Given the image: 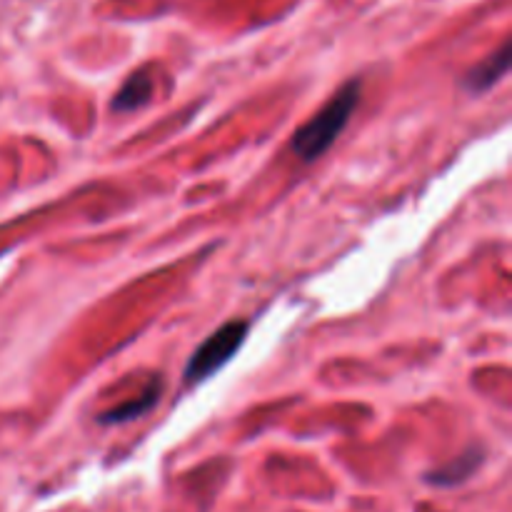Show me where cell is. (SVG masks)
<instances>
[{"mask_svg": "<svg viewBox=\"0 0 512 512\" xmlns=\"http://www.w3.org/2000/svg\"><path fill=\"white\" fill-rule=\"evenodd\" d=\"M360 80H348L298 133L293 135V153L300 160L310 163V160H318L330 145L338 140V135L348 128L350 118H353L355 108L360 103Z\"/></svg>", "mask_w": 512, "mask_h": 512, "instance_id": "cell-1", "label": "cell"}, {"mask_svg": "<svg viewBox=\"0 0 512 512\" xmlns=\"http://www.w3.org/2000/svg\"><path fill=\"white\" fill-rule=\"evenodd\" d=\"M245 335H248V323H245V320H233V323H225L223 328L215 330V333L190 355L183 373L185 383H203L210 375L218 373V370L223 368V365H228L230 360H233V355L238 353Z\"/></svg>", "mask_w": 512, "mask_h": 512, "instance_id": "cell-2", "label": "cell"}, {"mask_svg": "<svg viewBox=\"0 0 512 512\" xmlns=\"http://www.w3.org/2000/svg\"><path fill=\"white\" fill-rule=\"evenodd\" d=\"M160 395H163V380L153 378L148 383V388H145L138 398L128 400V403L118 405V408L113 410H105V413L98 418V423L118 425V423H128V420H135V418H143L148 410H153L155 405H158Z\"/></svg>", "mask_w": 512, "mask_h": 512, "instance_id": "cell-3", "label": "cell"}, {"mask_svg": "<svg viewBox=\"0 0 512 512\" xmlns=\"http://www.w3.org/2000/svg\"><path fill=\"white\" fill-rule=\"evenodd\" d=\"M510 68V43H503L493 55L478 63L475 68H470L465 73V88L475 90V93H483V90L493 88Z\"/></svg>", "mask_w": 512, "mask_h": 512, "instance_id": "cell-4", "label": "cell"}, {"mask_svg": "<svg viewBox=\"0 0 512 512\" xmlns=\"http://www.w3.org/2000/svg\"><path fill=\"white\" fill-rule=\"evenodd\" d=\"M480 463H483V450L470 448L468 453H463L460 458H455L453 463H448L445 468L430 473L428 483L443 485V488H450V485H460L463 480H468L470 475L478 470Z\"/></svg>", "mask_w": 512, "mask_h": 512, "instance_id": "cell-5", "label": "cell"}, {"mask_svg": "<svg viewBox=\"0 0 512 512\" xmlns=\"http://www.w3.org/2000/svg\"><path fill=\"white\" fill-rule=\"evenodd\" d=\"M150 95H153V80L145 73H135L125 80L123 88L118 90V95H115L113 103H110V108H113L115 113H130V110L143 108L150 100Z\"/></svg>", "mask_w": 512, "mask_h": 512, "instance_id": "cell-6", "label": "cell"}]
</instances>
